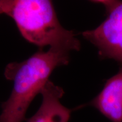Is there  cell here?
I'll use <instances>...</instances> for the list:
<instances>
[{
    "label": "cell",
    "mask_w": 122,
    "mask_h": 122,
    "mask_svg": "<svg viewBox=\"0 0 122 122\" xmlns=\"http://www.w3.org/2000/svg\"><path fill=\"white\" fill-rule=\"evenodd\" d=\"M88 105L98 110L111 122H122V66Z\"/></svg>",
    "instance_id": "277c9868"
},
{
    "label": "cell",
    "mask_w": 122,
    "mask_h": 122,
    "mask_svg": "<svg viewBox=\"0 0 122 122\" xmlns=\"http://www.w3.org/2000/svg\"><path fill=\"white\" fill-rule=\"evenodd\" d=\"M5 14L13 18L20 34L41 49L79 51L80 42L72 30L62 26L52 2L49 0H8Z\"/></svg>",
    "instance_id": "7a4b0ae2"
},
{
    "label": "cell",
    "mask_w": 122,
    "mask_h": 122,
    "mask_svg": "<svg viewBox=\"0 0 122 122\" xmlns=\"http://www.w3.org/2000/svg\"><path fill=\"white\" fill-rule=\"evenodd\" d=\"M64 93L62 88L49 81L41 92L42 101L39 109L27 122H68L71 110L60 102Z\"/></svg>",
    "instance_id": "5b68a950"
},
{
    "label": "cell",
    "mask_w": 122,
    "mask_h": 122,
    "mask_svg": "<svg viewBox=\"0 0 122 122\" xmlns=\"http://www.w3.org/2000/svg\"><path fill=\"white\" fill-rule=\"evenodd\" d=\"M69 51L50 48L41 49L26 60L7 66L5 75L14 81L11 95L2 105L0 122H23L29 106L49 81L57 67L68 65Z\"/></svg>",
    "instance_id": "6da1fadb"
},
{
    "label": "cell",
    "mask_w": 122,
    "mask_h": 122,
    "mask_svg": "<svg viewBox=\"0 0 122 122\" xmlns=\"http://www.w3.org/2000/svg\"><path fill=\"white\" fill-rule=\"evenodd\" d=\"M93 2L105 7L106 18L97 28L83 32L82 35L97 48L101 58L122 63V1Z\"/></svg>",
    "instance_id": "3957f363"
},
{
    "label": "cell",
    "mask_w": 122,
    "mask_h": 122,
    "mask_svg": "<svg viewBox=\"0 0 122 122\" xmlns=\"http://www.w3.org/2000/svg\"><path fill=\"white\" fill-rule=\"evenodd\" d=\"M8 0H0V14H5Z\"/></svg>",
    "instance_id": "8992f818"
}]
</instances>
